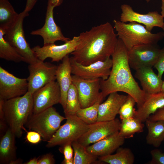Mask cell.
<instances>
[{
  "label": "cell",
  "mask_w": 164,
  "mask_h": 164,
  "mask_svg": "<svg viewBox=\"0 0 164 164\" xmlns=\"http://www.w3.org/2000/svg\"><path fill=\"white\" fill-rule=\"evenodd\" d=\"M111 24L107 22L80 33L79 43L71 54L77 62L87 65L110 57L118 40Z\"/></svg>",
  "instance_id": "cell-1"
},
{
  "label": "cell",
  "mask_w": 164,
  "mask_h": 164,
  "mask_svg": "<svg viewBox=\"0 0 164 164\" xmlns=\"http://www.w3.org/2000/svg\"><path fill=\"white\" fill-rule=\"evenodd\" d=\"M127 52V49L118 38L117 45L111 56L113 63L110 74L106 80H101V92L104 98L113 92L126 93L135 99L138 107L144 101L146 94L140 88L132 75Z\"/></svg>",
  "instance_id": "cell-2"
},
{
  "label": "cell",
  "mask_w": 164,
  "mask_h": 164,
  "mask_svg": "<svg viewBox=\"0 0 164 164\" xmlns=\"http://www.w3.org/2000/svg\"><path fill=\"white\" fill-rule=\"evenodd\" d=\"M32 94H25L4 100L2 108L6 123L18 138L22 135V129L29 117L33 113Z\"/></svg>",
  "instance_id": "cell-3"
},
{
  "label": "cell",
  "mask_w": 164,
  "mask_h": 164,
  "mask_svg": "<svg viewBox=\"0 0 164 164\" xmlns=\"http://www.w3.org/2000/svg\"><path fill=\"white\" fill-rule=\"evenodd\" d=\"M113 22L118 38L128 50L139 45L156 44L164 36L162 32L153 33L148 31L145 26L136 22L126 23L114 19Z\"/></svg>",
  "instance_id": "cell-4"
},
{
  "label": "cell",
  "mask_w": 164,
  "mask_h": 164,
  "mask_svg": "<svg viewBox=\"0 0 164 164\" xmlns=\"http://www.w3.org/2000/svg\"><path fill=\"white\" fill-rule=\"evenodd\" d=\"M66 117L60 115L53 106L37 114L32 113L25 125L30 130L38 132L42 138L48 141L60 126Z\"/></svg>",
  "instance_id": "cell-5"
},
{
  "label": "cell",
  "mask_w": 164,
  "mask_h": 164,
  "mask_svg": "<svg viewBox=\"0 0 164 164\" xmlns=\"http://www.w3.org/2000/svg\"><path fill=\"white\" fill-rule=\"evenodd\" d=\"M29 12L24 10L19 14L15 22L10 26L4 30L5 39L14 48L29 64L37 62L39 60L26 39L23 28L24 18L28 16Z\"/></svg>",
  "instance_id": "cell-6"
},
{
  "label": "cell",
  "mask_w": 164,
  "mask_h": 164,
  "mask_svg": "<svg viewBox=\"0 0 164 164\" xmlns=\"http://www.w3.org/2000/svg\"><path fill=\"white\" fill-rule=\"evenodd\" d=\"M66 121L53 135L46 145L48 148L77 141L87 131L89 125L86 124L76 115L66 116Z\"/></svg>",
  "instance_id": "cell-7"
},
{
  "label": "cell",
  "mask_w": 164,
  "mask_h": 164,
  "mask_svg": "<svg viewBox=\"0 0 164 164\" xmlns=\"http://www.w3.org/2000/svg\"><path fill=\"white\" fill-rule=\"evenodd\" d=\"M57 67L54 64L39 60L35 63L29 64V75L27 78L28 92L32 94L46 84L55 81Z\"/></svg>",
  "instance_id": "cell-8"
},
{
  "label": "cell",
  "mask_w": 164,
  "mask_h": 164,
  "mask_svg": "<svg viewBox=\"0 0 164 164\" xmlns=\"http://www.w3.org/2000/svg\"><path fill=\"white\" fill-rule=\"evenodd\" d=\"M160 50L156 44H144L133 47L128 50V63L131 68L138 69L154 67Z\"/></svg>",
  "instance_id": "cell-9"
},
{
  "label": "cell",
  "mask_w": 164,
  "mask_h": 164,
  "mask_svg": "<svg viewBox=\"0 0 164 164\" xmlns=\"http://www.w3.org/2000/svg\"><path fill=\"white\" fill-rule=\"evenodd\" d=\"M70 61L72 74L86 79L106 80L110 74L113 63L110 57L87 65L78 63L72 56L70 57Z\"/></svg>",
  "instance_id": "cell-10"
},
{
  "label": "cell",
  "mask_w": 164,
  "mask_h": 164,
  "mask_svg": "<svg viewBox=\"0 0 164 164\" xmlns=\"http://www.w3.org/2000/svg\"><path fill=\"white\" fill-rule=\"evenodd\" d=\"M72 84L77 91L81 108L94 104L102 94L100 90L101 79H86L72 75Z\"/></svg>",
  "instance_id": "cell-11"
},
{
  "label": "cell",
  "mask_w": 164,
  "mask_h": 164,
  "mask_svg": "<svg viewBox=\"0 0 164 164\" xmlns=\"http://www.w3.org/2000/svg\"><path fill=\"white\" fill-rule=\"evenodd\" d=\"M28 90L27 78L17 77L0 66V98L6 100L21 96Z\"/></svg>",
  "instance_id": "cell-12"
},
{
  "label": "cell",
  "mask_w": 164,
  "mask_h": 164,
  "mask_svg": "<svg viewBox=\"0 0 164 164\" xmlns=\"http://www.w3.org/2000/svg\"><path fill=\"white\" fill-rule=\"evenodd\" d=\"M79 40L78 36H75L61 45L52 43L44 45L43 47L37 45L32 49L36 57L40 60L44 61L46 59L50 58L52 62H58L75 50Z\"/></svg>",
  "instance_id": "cell-13"
},
{
  "label": "cell",
  "mask_w": 164,
  "mask_h": 164,
  "mask_svg": "<svg viewBox=\"0 0 164 164\" xmlns=\"http://www.w3.org/2000/svg\"><path fill=\"white\" fill-rule=\"evenodd\" d=\"M121 121L118 118L108 121H100L89 125L87 131L77 141L87 147L119 131Z\"/></svg>",
  "instance_id": "cell-14"
},
{
  "label": "cell",
  "mask_w": 164,
  "mask_h": 164,
  "mask_svg": "<svg viewBox=\"0 0 164 164\" xmlns=\"http://www.w3.org/2000/svg\"><path fill=\"white\" fill-rule=\"evenodd\" d=\"M33 113L40 112L60 103L61 93L57 81L51 82L36 91L32 94Z\"/></svg>",
  "instance_id": "cell-15"
},
{
  "label": "cell",
  "mask_w": 164,
  "mask_h": 164,
  "mask_svg": "<svg viewBox=\"0 0 164 164\" xmlns=\"http://www.w3.org/2000/svg\"><path fill=\"white\" fill-rule=\"evenodd\" d=\"M121 22H135L142 24L146 29L151 32L155 27L162 28L164 24V18L157 11H151L146 14H141L135 12L129 5L123 4L121 6Z\"/></svg>",
  "instance_id": "cell-16"
},
{
  "label": "cell",
  "mask_w": 164,
  "mask_h": 164,
  "mask_svg": "<svg viewBox=\"0 0 164 164\" xmlns=\"http://www.w3.org/2000/svg\"><path fill=\"white\" fill-rule=\"evenodd\" d=\"M58 6L47 3L45 23L40 29L32 31L30 34L39 35L43 38L44 45L54 43L61 41L67 42L71 39L65 37L60 28L56 24L53 18L54 8Z\"/></svg>",
  "instance_id": "cell-17"
},
{
  "label": "cell",
  "mask_w": 164,
  "mask_h": 164,
  "mask_svg": "<svg viewBox=\"0 0 164 164\" xmlns=\"http://www.w3.org/2000/svg\"><path fill=\"white\" fill-rule=\"evenodd\" d=\"M125 139L118 131L86 147V149L89 153L98 157L110 155L124 144Z\"/></svg>",
  "instance_id": "cell-18"
},
{
  "label": "cell",
  "mask_w": 164,
  "mask_h": 164,
  "mask_svg": "<svg viewBox=\"0 0 164 164\" xmlns=\"http://www.w3.org/2000/svg\"><path fill=\"white\" fill-rule=\"evenodd\" d=\"M108 95L107 100L99 105L97 121L115 119L127 97V95L119 94L118 92L112 93Z\"/></svg>",
  "instance_id": "cell-19"
},
{
  "label": "cell",
  "mask_w": 164,
  "mask_h": 164,
  "mask_svg": "<svg viewBox=\"0 0 164 164\" xmlns=\"http://www.w3.org/2000/svg\"><path fill=\"white\" fill-rule=\"evenodd\" d=\"M57 66L56 78L60 89V103L65 110L66 106L67 94L72 84L71 69L70 57L68 55L62 60Z\"/></svg>",
  "instance_id": "cell-20"
},
{
  "label": "cell",
  "mask_w": 164,
  "mask_h": 164,
  "mask_svg": "<svg viewBox=\"0 0 164 164\" xmlns=\"http://www.w3.org/2000/svg\"><path fill=\"white\" fill-rule=\"evenodd\" d=\"M135 76L140 81L142 90L146 94L160 92L162 80L152 67H146L136 70Z\"/></svg>",
  "instance_id": "cell-21"
},
{
  "label": "cell",
  "mask_w": 164,
  "mask_h": 164,
  "mask_svg": "<svg viewBox=\"0 0 164 164\" xmlns=\"http://www.w3.org/2000/svg\"><path fill=\"white\" fill-rule=\"evenodd\" d=\"M164 106V93L146 94L145 100L140 106L137 107L135 117L144 122L158 109Z\"/></svg>",
  "instance_id": "cell-22"
},
{
  "label": "cell",
  "mask_w": 164,
  "mask_h": 164,
  "mask_svg": "<svg viewBox=\"0 0 164 164\" xmlns=\"http://www.w3.org/2000/svg\"><path fill=\"white\" fill-rule=\"evenodd\" d=\"M16 136L8 128L1 138L0 141V163L9 164L16 159Z\"/></svg>",
  "instance_id": "cell-23"
},
{
  "label": "cell",
  "mask_w": 164,
  "mask_h": 164,
  "mask_svg": "<svg viewBox=\"0 0 164 164\" xmlns=\"http://www.w3.org/2000/svg\"><path fill=\"white\" fill-rule=\"evenodd\" d=\"M145 122L148 130L146 137L147 144L159 147L164 140V120L153 121L147 119Z\"/></svg>",
  "instance_id": "cell-24"
},
{
  "label": "cell",
  "mask_w": 164,
  "mask_h": 164,
  "mask_svg": "<svg viewBox=\"0 0 164 164\" xmlns=\"http://www.w3.org/2000/svg\"><path fill=\"white\" fill-rule=\"evenodd\" d=\"M99 160L110 164H133L135 156L131 149L119 147L116 153L98 157Z\"/></svg>",
  "instance_id": "cell-25"
},
{
  "label": "cell",
  "mask_w": 164,
  "mask_h": 164,
  "mask_svg": "<svg viewBox=\"0 0 164 164\" xmlns=\"http://www.w3.org/2000/svg\"><path fill=\"white\" fill-rule=\"evenodd\" d=\"M19 15L8 0H0V28L5 30L9 27Z\"/></svg>",
  "instance_id": "cell-26"
},
{
  "label": "cell",
  "mask_w": 164,
  "mask_h": 164,
  "mask_svg": "<svg viewBox=\"0 0 164 164\" xmlns=\"http://www.w3.org/2000/svg\"><path fill=\"white\" fill-rule=\"evenodd\" d=\"M4 30L0 28V57L15 63L25 62L24 58L5 38Z\"/></svg>",
  "instance_id": "cell-27"
},
{
  "label": "cell",
  "mask_w": 164,
  "mask_h": 164,
  "mask_svg": "<svg viewBox=\"0 0 164 164\" xmlns=\"http://www.w3.org/2000/svg\"><path fill=\"white\" fill-rule=\"evenodd\" d=\"M144 125L135 117L121 120L120 133L125 139L133 137L135 133L144 131Z\"/></svg>",
  "instance_id": "cell-28"
},
{
  "label": "cell",
  "mask_w": 164,
  "mask_h": 164,
  "mask_svg": "<svg viewBox=\"0 0 164 164\" xmlns=\"http://www.w3.org/2000/svg\"><path fill=\"white\" fill-rule=\"evenodd\" d=\"M73 164H91L96 162L98 157L89 153L85 147L77 141L72 142Z\"/></svg>",
  "instance_id": "cell-29"
},
{
  "label": "cell",
  "mask_w": 164,
  "mask_h": 164,
  "mask_svg": "<svg viewBox=\"0 0 164 164\" xmlns=\"http://www.w3.org/2000/svg\"><path fill=\"white\" fill-rule=\"evenodd\" d=\"M104 99L102 94L97 101L94 104L87 108H80L77 111L76 115L88 125L96 122L98 118L99 107Z\"/></svg>",
  "instance_id": "cell-30"
},
{
  "label": "cell",
  "mask_w": 164,
  "mask_h": 164,
  "mask_svg": "<svg viewBox=\"0 0 164 164\" xmlns=\"http://www.w3.org/2000/svg\"><path fill=\"white\" fill-rule=\"evenodd\" d=\"M80 108L77 91L72 84L67 92L66 108L64 110L65 117L76 115L77 111Z\"/></svg>",
  "instance_id": "cell-31"
},
{
  "label": "cell",
  "mask_w": 164,
  "mask_h": 164,
  "mask_svg": "<svg viewBox=\"0 0 164 164\" xmlns=\"http://www.w3.org/2000/svg\"><path fill=\"white\" fill-rule=\"evenodd\" d=\"M135 103V99L128 94L126 100L119 111L118 114L121 120L135 117L136 110L134 108Z\"/></svg>",
  "instance_id": "cell-32"
},
{
  "label": "cell",
  "mask_w": 164,
  "mask_h": 164,
  "mask_svg": "<svg viewBox=\"0 0 164 164\" xmlns=\"http://www.w3.org/2000/svg\"><path fill=\"white\" fill-rule=\"evenodd\" d=\"M152 157L150 164H164V152L157 149H152L150 152Z\"/></svg>",
  "instance_id": "cell-33"
},
{
  "label": "cell",
  "mask_w": 164,
  "mask_h": 164,
  "mask_svg": "<svg viewBox=\"0 0 164 164\" xmlns=\"http://www.w3.org/2000/svg\"><path fill=\"white\" fill-rule=\"evenodd\" d=\"M154 67L158 71V76L162 79L164 72V48L161 49L159 56Z\"/></svg>",
  "instance_id": "cell-34"
},
{
  "label": "cell",
  "mask_w": 164,
  "mask_h": 164,
  "mask_svg": "<svg viewBox=\"0 0 164 164\" xmlns=\"http://www.w3.org/2000/svg\"><path fill=\"white\" fill-rule=\"evenodd\" d=\"M59 150L63 155L64 159H73L74 151L71 144H66L61 145L59 148Z\"/></svg>",
  "instance_id": "cell-35"
},
{
  "label": "cell",
  "mask_w": 164,
  "mask_h": 164,
  "mask_svg": "<svg viewBox=\"0 0 164 164\" xmlns=\"http://www.w3.org/2000/svg\"><path fill=\"white\" fill-rule=\"evenodd\" d=\"M41 137L38 132L32 131L27 132L26 138V141L32 144H37L40 142Z\"/></svg>",
  "instance_id": "cell-36"
},
{
  "label": "cell",
  "mask_w": 164,
  "mask_h": 164,
  "mask_svg": "<svg viewBox=\"0 0 164 164\" xmlns=\"http://www.w3.org/2000/svg\"><path fill=\"white\" fill-rule=\"evenodd\" d=\"M55 163L53 156L51 153H46L39 157L38 164H54Z\"/></svg>",
  "instance_id": "cell-37"
},
{
  "label": "cell",
  "mask_w": 164,
  "mask_h": 164,
  "mask_svg": "<svg viewBox=\"0 0 164 164\" xmlns=\"http://www.w3.org/2000/svg\"><path fill=\"white\" fill-rule=\"evenodd\" d=\"M148 119L153 121L164 120V106L158 109L154 114L150 115Z\"/></svg>",
  "instance_id": "cell-38"
},
{
  "label": "cell",
  "mask_w": 164,
  "mask_h": 164,
  "mask_svg": "<svg viewBox=\"0 0 164 164\" xmlns=\"http://www.w3.org/2000/svg\"><path fill=\"white\" fill-rule=\"evenodd\" d=\"M38 0H27L24 10L29 12L33 8Z\"/></svg>",
  "instance_id": "cell-39"
},
{
  "label": "cell",
  "mask_w": 164,
  "mask_h": 164,
  "mask_svg": "<svg viewBox=\"0 0 164 164\" xmlns=\"http://www.w3.org/2000/svg\"><path fill=\"white\" fill-rule=\"evenodd\" d=\"M39 157L38 158L34 157L31 159L29 161L25 162L24 164H38Z\"/></svg>",
  "instance_id": "cell-40"
},
{
  "label": "cell",
  "mask_w": 164,
  "mask_h": 164,
  "mask_svg": "<svg viewBox=\"0 0 164 164\" xmlns=\"http://www.w3.org/2000/svg\"><path fill=\"white\" fill-rule=\"evenodd\" d=\"M63 0H48V3L53 5H60L62 2Z\"/></svg>",
  "instance_id": "cell-41"
},
{
  "label": "cell",
  "mask_w": 164,
  "mask_h": 164,
  "mask_svg": "<svg viewBox=\"0 0 164 164\" xmlns=\"http://www.w3.org/2000/svg\"><path fill=\"white\" fill-rule=\"evenodd\" d=\"M61 163L63 164H73V159H64Z\"/></svg>",
  "instance_id": "cell-42"
},
{
  "label": "cell",
  "mask_w": 164,
  "mask_h": 164,
  "mask_svg": "<svg viewBox=\"0 0 164 164\" xmlns=\"http://www.w3.org/2000/svg\"><path fill=\"white\" fill-rule=\"evenodd\" d=\"M22 160L21 159H17L12 161L10 164H22Z\"/></svg>",
  "instance_id": "cell-43"
},
{
  "label": "cell",
  "mask_w": 164,
  "mask_h": 164,
  "mask_svg": "<svg viewBox=\"0 0 164 164\" xmlns=\"http://www.w3.org/2000/svg\"><path fill=\"white\" fill-rule=\"evenodd\" d=\"M161 9V15L164 18V0H162V1Z\"/></svg>",
  "instance_id": "cell-44"
},
{
  "label": "cell",
  "mask_w": 164,
  "mask_h": 164,
  "mask_svg": "<svg viewBox=\"0 0 164 164\" xmlns=\"http://www.w3.org/2000/svg\"><path fill=\"white\" fill-rule=\"evenodd\" d=\"M160 92L164 93V81H163L161 88Z\"/></svg>",
  "instance_id": "cell-45"
},
{
  "label": "cell",
  "mask_w": 164,
  "mask_h": 164,
  "mask_svg": "<svg viewBox=\"0 0 164 164\" xmlns=\"http://www.w3.org/2000/svg\"><path fill=\"white\" fill-rule=\"evenodd\" d=\"M162 29L164 31V25H163V26H162Z\"/></svg>",
  "instance_id": "cell-46"
},
{
  "label": "cell",
  "mask_w": 164,
  "mask_h": 164,
  "mask_svg": "<svg viewBox=\"0 0 164 164\" xmlns=\"http://www.w3.org/2000/svg\"><path fill=\"white\" fill-rule=\"evenodd\" d=\"M147 2H149L151 0H145Z\"/></svg>",
  "instance_id": "cell-47"
},
{
  "label": "cell",
  "mask_w": 164,
  "mask_h": 164,
  "mask_svg": "<svg viewBox=\"0 0 164 164\" xmlns=\"http://www.w3.org/2000/svg\"></svg>",
  "instance_id": "cell-48"
}]
</instances>
